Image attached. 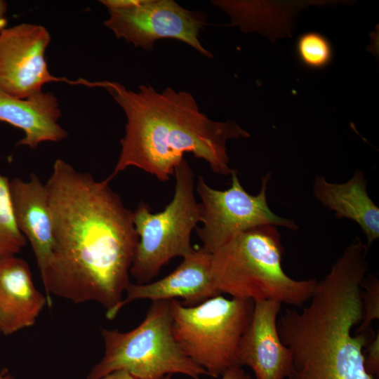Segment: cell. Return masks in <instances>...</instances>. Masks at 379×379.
<instances>
[{
    "label": "cell",
    "mask_w": 379,
    "mask_h": 379,
    "mask_svg": "<svg viewBox=\"0 0 379 379\" xmlns=\"http://www.w3.org/2000/svg\"><path fill=\"white\" fill-rule=\"evenodd\" d=\"M173 197L165 208L152 213L140 202L133 212V223L139 241L130 269L138 284L150 282L160 270L176 257L191 254L192 231L202 220L201 204L194 196V175L186 159L174 171Z\"/></svg>",
    "instance_id": "cell-7"
},
{
    "label": "cell",
    "mask_w": 379,
    "mask_h": 379,
    "mask_svg": "<svg viewBox=\"0 0 379 379\" xmlns=\"http://www.w3.org/2000/svg\"><path fill=\"white\" fill-rule=\"evenodd\" d=\"M124 110L125 134L110 181L126 168H138L164 182L174 174L185 153L208 164L213 173L231 175L226 144L250 136L236 121H214L200 111L188 92L168 87L159 92L149 84L137 91L115 81H97Z\"/></svg>",
    "instance_id": "cell-2"
},
{
    "label": "cell",
    "mask_w": 379,
    "mask_h": 379,
    "mask_svg": "<svg viewBox=\"0 0 379 379\" xmlns=\"http://www.w3.org/2000/svg\"><path fill=\"white\" fill-rule=\"evenodd\" d=\"M46 304L25 260L15 255L0 260V333L8 335L32 326Z\"/></svg>",
    "instance_id": "cell-13"
},
{
    "label": "cell",
    "mask_w": 379,
    "mask_h": 379,
    "mask_svg": "<svg viewBox=\"0 0 379 379\" xmlns=\"http://www.w3.org/2000/svg\"><path fill=\"white\" fill-rule=\"evenodd\" d=\"M363 314L356 333L372 331L371 325L379 319V280L373 274L364 277L361 282Z\"/></svg>",
    "instance_id": "cell-19"
},
{
    "label": "cell",
    "mask_w": 379,
    "mask_h": 379,
    "mask_svg": "<svg viewBox=\"0 0 379 379\" xmlns=\"http://www.w3.org/2000/svg\"><path fill=\"white\" fill-rule=\"evenodd\" d=\"M282 304L273 300L254 302L251 321L240 340L239 365L247 366L256 379H284L292 368V354L277 329Z\"/></svg>",
    "instance_id": "cell-11"
},
{
    "label": "cell",
    "mask_w": 379,
    "mask_h": 379,
    "mask_svg": "<svg viewBox=\"0 0 379 379\" xmlns=\"http://www.w3.org/2000/svg\"><path fill=\"white\" fill-rule=\"evenodd\" d=\"M367 180L361 171L354 172L344 183L328 182L322 175L314 178L313 194L323 206L335 212L338 219L356 222L370 246L379 238V208L367 192Z\"/></svg>",
    "instance_id": "cell-16"
},
{
    "label": "cell",
    "mask_w": 379,
    "mask_h": 379,
    "mask_svg": "<svg viewBox=\"0 0 379 379\" xmlns=\"http://www.w3.org/2000/svg\"><path fill=\"white\" fill-rule=\"evenodd\" d=\"M0 379H13V377L7 369H4L0 372Z\"/></svg>",
    "instance_id": "cell-24"
},
{
    "label": "cell",
    "mask_w": 379,
    "mask_h": 379,
    "mask_svg": "<svg viewBox=\"0 0 379 379\" xmlns=\"http://www.w3.org/2000/svg\"><path fill=\"white\" fill-rule=\"evenodd\" d=\"M171 300L153 301L142 321L131 331L102 328L104 354L87 379L118 371L136 379H171L173 374L200 379L207 375L183 353L174 338Z\"/></svg>",
    "instance_id": "cell-5"
},
{
    "label": "cell",
    "mask_w": 379,
    "mask_h": 379,
    "mask_svg": "<svg viewBox=\"0 0 379 379\" xmlns=\"http://www.w3.org/2000/svg\"><path fill=\"white\" fill-rule=\"evenodd\" d=\"M253 307L252 300L228 299L221 295L194 306L171 300L174 338L183 353L208 375L219 378L239 366V343Z\"/></svg>",
    "instance_id": "cell-6"
},
{
    "label": "cell",
    "mask_w": 379,
    "mask_h": 379,
    "mask_svg": "<svg viewBox=\"0 0 379 379\" xmlns=\"http://www.w3.org/2000/svg\"><path fill=\"white\" fill-rule=\"evenodd\" d=\"M9 182L7 177L0 174V260L15 256L27 244L15 222Z\"/></svg>",
    "instance_id": "cell-17"
},
{
    "label": "cell",
    "mask_w": 379,
    "mask_h": 379,
    "mask_svg": "<svg viewBox=\"0 0 379 379\" xmlns=\"http://www.w3.org/2000/svg\"><path fill=\"white\" fill-rule=\"evenodd\" d=\"M364 356V367L368 373L373 377L379 375V334L378 331L366 346Z\"/></svg>",
    "instance_id": "cell-20"
},
{
    "label": "cell",
    "mask_w": 379,
    "mask_h": 379,
    "mask_svg": "<svg viewBox=\"0 0 379 379\" xmlns=\"http://www.w3.org/2000/svg\"><path fill=\"white\" fill-rule=\"evenodd\" d=\"M284 253L275 226H260L237 234L211 253L217 291L239 299L273 300L301 307L311 298L317 281L288 276L282 267Z\"/></svg>",
    "instance_id": "cell-4"
},
{
    "label": "cell",
    "mask_w": 379,
    "mask_h": 379,
    "mask_svg": "<svg viewBox=\"0 0 379 379\" xmlns=\"http://www.w3.org/2000/svg\"><path fill=\"white\" fill-rule=\"evenodd\" d=\"M107 10L105 26L117 38L136 48L150 51L156 41L173 39L206 57H213L199 39L206 20L201 12L186 9L173 0H137L131 6Z\"/></svg>",
    "instance_id": "cell-9"
},
{
    "label": "cell",
    "mask_w": 379,
    "mask_h": 379,
    "mask_svg": "<svg viewBox=\"0 0 379 379\" xmlns=\"http://www.w3.org/2000/svg\"><path fill=\"white\" fill-rule=\"evenodd\" d=\"M118 312L140 299L153 301L178 300L185 306H194L220 295L211 272V253L201 247L183 258L181 263L164 278L144 284L128 285Z\"/></svg>",
    "instance_id": "cell-12"
},
{
    "label": "cell",
    "mask_w": 379,
    "mask_h": 379,
    "mask_svg": "<svg viewBox=\"0 0 379 379\" xmlns=\"http://www.w3.org/2000/svg\"><path fill=\"white\" fill-rule=\"evenodd\" d=\"M99 379H136L128 372L125 371H118L107 375Z\"/></svg>",
    "instance_id": "cell-22"
},
{
    "label": "cell",
    "mask_w": 379,
    "mask_h": 379,
    "mask_svg": "<svg viewBox=\"0 0 379 379\" xmlns=\"http://www.w3.org/2000/svg\"><path fill=\"white\" fill-rule=\"evenodd\" d=\"M7 4L5 1L0 0V32L6 27Z\"/></svg>",
    "instance_id": "cell-23"
},
{
    "label": "cell",
    "mask_w": 379,
    "mask_h": 379,
    "mask_svg": "<svg viewBox=\"0 0 379 379\" xmlns=\"http://www.w3.org/2000/svg\"><path fill=\"white\" fill-rule=\"evenodd\" d=\"M221 379H252L251 375L246 373L240 366L230 368L222 375Z\"/></svg>",
    "instance_id": "cell-21"
},
{
    "label": "cell",
    "mask_w": 379,
    "mask_h": 379,
    "mask_svg": "<svg viewBox=\"0 0 379 379\" xmlns=\"http://www.w3.org/2000/svg\"><path fill=\"white\" fill-rule=\"evenodd\" d=\"M231 186L225 190L211 187L199 175L197 192L201 200L202 227H197L201 248L213 253L237 234L263 226L298 229L295 222L275 214L267 200V187L271 178L267 172L261 178L259 193L252 195L241 185L234 169L231 173Z\"/></svg>",
    "instance_id": "cell-8"
},
{
    "label": "cell",
    "mask_w": 379,
    "mask_h": 379,
    "mask_svg": "<svg viewBox=\"0 0 379 379\" xmlns=\"http://www.w3.org/2000/svg\"><path fill=\"white\" fill-rule=\"evenodd\" d=\"M368 248L354 239L317 281L309 305L278 317L280 339L292 354L289 379H375L365 369L363 353L375 334L352 333L362 318Z\"/></svg>",
    "instance_id": "cell-3"
},
{
    "label": "cell",
    "mask_w": 379,
    "mask_h": 379,
    "mask_svg": "<svg viewBox=\"0 0 379 379\" xmlns=\"http://www.w3.org/2000/svg\"><path fill=\"white\" fill-rule=\"evenodd\" d=\"M296 51L300 61L311 69L325 67L331 61L333 55L329 41L315 32H306L299 36Z\"/></svg>",
    "instance_id": "cell-18"
},
{
    "label": "cell",
    "mask_w": 379,
    "mask_h": 379,
    "mask_svg": "<svg viewBox=\"0 0 379 379\" xmlns=\"http://www.w3.org/2000/svg\"><path fill=\"white\" fill-rule=\"evenodd\" d=\"M9 188L16 224L29 242L41 273L50 259L53 248L48 190L34 173H32L27 181L13 178Z\"/></svg>",
    "instance_id": "cell-14"
},
{
    "label": "cell",
    "mask_w": 379,
    "mask_h": 379,
    "mask_svg": "<svg viewBox=\"0 0 379 379\" xmlns=\"http://www.w3.org/2000/svg\"><path fill=\"white\" fill-rule=\"evenodd\" d=\"M51 42L48 29L39 25L21 23L0 32V91L27 98L50 82L88 86L87 80L69 81L52 75L45 58Z\"/></svg>",
    "instance_id": "cell-10"
},
{
    "label": "cell",
    "mask_w": 379,
    "mask_h": 379,
    "mask_svg": "<svg viewBox=\"0 0 379 379\" xmlns=\"http://www.w3.org/2000/svg\"><path fill=\"white\" fill-rule=\"evenodd\" d=\"M62 116L57 97L41 91L18 98L0 91V121L21 129L25 136L18 145L35 149L44 142H60L67 132L58 124Z\"/></svg>",
    "instance_id": "cell-15"
},
{
    "label": "cell",
    "mask_w": 379,
    "mask_h": 379,
    "mask_svg": "<svg viewBox=\"0 0 379 379\" xmlns=\"http://www.w3.org/2000/svg\"><path fill=\"white\" fill-rule=\"evenodd\" d=\"M109 182L55 161L45 184L53 248L40 274L50 306L52 295L76 304L95 302L112 319L131 283L139 237L133 212Z\"/></svg>",
    "instance_id": "cell-1"
}]
</instances>
